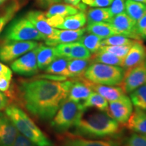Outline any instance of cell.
<instances>
[{"label": "cell", "instance_id": "cell-1", "mask_svg": "<svg viewBox=\"0 0 146 146\" xmlns=\"http://www.w3.org/2000/svg\"><path fill=\"white\" fill-rule=\"evenodd\" d=\"M72 80H24L17 89L23 106L38 119L51 120L62 104L67 99Z\"/></svg>", "mask_w": 146, "mask_h": 146}, {"label": "cell", "instance_id": "cell-2", "mask_svg": "<svg viewBox=\"0 0 146 146\" xmlns=\"http://www.w3.org/2000/svg\"><path fill=\"white\" fill-rule=\"evenodd\" d=\"M73 133L89 139H114L122 133L121 124L105 111L84 108L74 126Z\"/></svg>", "mask_w": 146, "mask_h": 146}, {"label": "cell", "instance_id": "cell-3", "mask_svg": "<svg viewBox=\"0 0 146 146\" xmlns=\"http://www.w3.org/2000/svg\"><path fill=\"white\" fill-rule=\"evenodd\" d=\"M5 113L18 132L29 139L35 146H54L52 141L21 108L16 105H9L5 108Z\"/></svg>", "mask_w": 146, "mask_h": 146}, {"label": "cell", "instance_id": "cell-4", "mask_svg": "<svg viewBox=\"0 0 146 146\" xmlns=\"http://www.w3.org/2000/svg\"><path fill=\"white\" fill-rule=\"evenodd\" d=\"M124 73L123 67L92 62L85 71L83 77L94 83L118 86L123 81Z\"/></svg>", "mask_w": 146, "mask_h": 146}, {"label": "cell", "instance_id": "cell-5", "mask_svg": "<svg viewBox=\"0 0 146 146\" xmlns=\"http://www.w3.org/2000/svg\"><path fill=\"white\" fill-rule=\"evenodd\" d=\"M83 109L81 103L66 99L51 120V127L59 134L67 132L75 125Z\"/></svg>", "mask_w": 146, "mask_h": 146}, {"label": "cell", "instance_id": "cell-6", "mask_svg": "<svg viewBox=\"0 0 146 146\" xmlns=\"http://www.w3.org/2000/svg\"><path fill=\"white\" fill-rule=\"evenodd\" d=\"M3 40L7 41H41L45 37L26 17L15 19L5 30Z\"/></svg>", "mask_w": 146, "mask_h": 146}, {"label": "cell", "instance_id": "cell-7", "mask_svg": "<svg viewBox=\"0 0 146 146\" xmlns=\"http://www.w3.org/2000/svg\"><path fill=\"white\" fill-rule=\"evenodd\" d=\"M35 41H18L3 40L0 43V60L4 63L12 62L23 54L38 47Z\"/></svg>", "mask_w": 146, "mask_h": 146}, {"label": "cell", "instance_id": "cell-8", "mask_svg": "<svg viewBox=\"0 0 146 146\" xmlns=\"http://www.w3.org/2000/svg\"><path fill=\"white\" fill-rule=\"evenodd\" d=\"M58 145L59 146H123L117 139H94L84 137L69 131L59 134Z\"/></svg>", "mask_w": 146, "mask_h": 146}, {"label": "cell", "instance_id": "cell-9", "mask_svg": "<svg viewBox=\"0 0 146 146\" xmlns=\"http://www.w3.org/2000/svg\"><path fill=\"white\" fill-rule=\"evenodd\" d=\"M146 83V65L142 63L133 68L125 70L123 81L118 86L126 94H131Z\"/></svg>", "mask_w": 146, "mask_h": 146}, {"label": "cell", "instance_id": "cell-10", "mask_svg": "<svg viewBox=\"0 0 146 146\" xmlns=\"http://www.w3.org/2000/svg\"><path fill=\"white\" fill-rule=\"evenodd\" d=\"M36 52L37 47L14 60L11 64L12 70L23 76H32L36 74L39 70L36 62Z\"/></svg>", "mask_w": 146, "mask_h": 146}, {"label": "cell", "instance_id": "cell-11", "mask_svg": "<svg viewBox=\"0 0 146 146\" xmlns=\"http://www.w3.org/2000/svg\"><path fill=\"white\" fill-rule=\"evenodd\" d=\"M133 112V104L130 98L126 96L115 101L110 102L106 112L110 117L121 125H125Z\"/></svg>", "mask_w": 146, "mask_h": 146}, {"label": "cell", "instance_id": "cell-12", "mask_svg": "<svg viewBox=\"0 0 146 146\" xmlns=\"http://www.w3.org/2000/svg\"><path fill=\"white\" fill-rule=\"evenodd\" d=\"M136 21L125 12L114 16L110 21L111 25L118 35H121L135 40H141L136 32Z\"/></svg>", "mask_w": 146, "mask_h": 146}, {"label": "cell", "instance_id": "cell-13", "mask_svg": "<svg viewBox=\"0 0 146 146\" xmlns=\"http://www.w3.org/2000/svg\"><path fill=\"white\" fill-rule=\"evenodd\" d=\"M86 23L87 15L83 12H78L75 14L65 17L54 16L51 20L54 28L64 30H78L83 28Z\"/></svg>", "mask_w": 146, "mask_h": 146}, {"label": "cell", "instance_id": "cell-14", "mask_svg": "<svg viewBox=\"0 0 146 146\" xmlns=\"http://www.w3.org/2000/svg\"><path fill=\"white\" fill-rule=\"evenodd\" d=\"M146 58V47L141 40H136L124 58L122 67L125 69L133 68L144 63Z\"/></svg>", "mask_w": 146, "mask_h": 146}, {"label": "cell", "instance_id": "cell-15", "mask_svg": "<svg viewBox=\"0 0 146 146\" xmlns=\"http://www.w3.org/2000/svg\"><path fill=\"white\" fill-rule=\"evenodd\" d=\"M86 32V28L78 30H64L56 29L52 38L45 40V44L55 47L60 43H70L79 41L81 36Z\"/></svg>", "mask_w": 146, "mask_h": 146}, {"label": "cell", "instance_id": "cell-16", "mask_svg": "<svg viewBox=\"0 0 146 146\" xmlns=\"http://www.w3.org/2000/svg\"><path fill=\"white\" fill-rule=\"evenodd\" d=\"M18 131L6 114L0 112V146H10Z\"/></svg>", "mask_w": 146, "mask_h": 146}, {"label": "cell", "instance_id": "cell-17", "mask_svg": "<svg viewBox=\"0 0 146 146\" xmlns=\"http://www.w3.org/2000/svg\"><path fill=\"white\" fill-rule=\"evenodd\" d=\"M25 17L45 36V40L52 38L56 32V29L49 25L45 14L43 12L36 10L30 11Z\"/></svg>", "mask_w": 146, "mask_h": 146}, {"label": "cell", "instance_id": "cell-18", "mask_svg": "<svg viewBox=\"0 0 146 146\" xmlns=\"http://www.w3.org/2000/svg\"><path fill=\"white\" fill-rule=\"evenodd\" d=\"M80 78H81L82 81L86 84L91 90L98 93L108 102L115 101L125 95L123 89L119 86H110V85L94 83L87 81L83 76L80 77Z\"/></svg>", "mask_w": 146, "mask_h": 146}, {"label": "cell", "instance_id": "cell-19", "mask_svg": "<svg viewBox=\"0 0 146 146\" xmlns=\"http://www.w3.org/2000/svg\"><path fill=\"white\" fill-rule=\"evenodd\" d=\"M125 125L129 131L146 135V111L135 107Z\"/></svg>", "mask_w": 146, "mask_h": 146}, {"label": "cell", "instance_id": "cell-20", "mask_svg": "<svg viewBox=\"0 0 146 146\" xmlns=\"http://www.w3.org/2000/svg\"><path fill=\"white\" fill-rule=\"evenodd\" d=\"M93 93L81 78H73L67 99L77 103H82Z\"/></svg>", "mask_w": 146, "mask_h": 146}, {"label": "cell", "instance_id": "cell-21", "mask_svg": "<svg viewBox=\"0 0 146 146\" xmlns=\"http://www.w3.org/2000/svg\"><path fill=\"white\" fill-rule=\"evenodd\" d=\"M58 57L55 47L42 44L38 45L36 52V62L38 68L39 69L45 70Z\"/></svg>", "mask_w": 146, "mask_h": 146}, {"label": "cell", "instance_id": "cell-22", "mask_svg": "<svg viewBox=\"0 0 146 146\" xmlns=\"http://www.w3.org/2000/svg\"><path fill=\"white\" fill-rule=\"evenodd\" d=\"M22 7L19 0H12L0 12V34Z\"/></svg>", "mask_w": 146, "mask_h": 146}, {"label": "cell", "instance_id": "cell-23", "mask_svg": "<svg viewBox=\"0 0 146 146\" xmlns=\"http://www.w3.org/2000/svg\"><path fill=\"white\" fill-rule=\"evenodd\" d=\"M88 24L96 23H110L114 17L110 8H96L90 9L87 13Z\"/></svg>", "mask_w": 146, "mask_h": 146}, {"label": "cell", "instance_id": "cell-24", "mask_svg": "<svg viewBox=\"0 0 146 146\" xmlns=\"http://www.w3.org/2000/svg\"><path fill=\"white\" fill-rule=\"evenodd\" d=\"M86 31L89 33L96 35L102 39L118 35L115 29L110 23H96L88 24Z\"/></svg>", "mask_w": 146, "mask_h": 146}, {"label": "cell", "instance_id": "cell-25", "mask_svg": "<svg viewBox=\"0 0 146 146\" xmlns=\"http://www.w3.org/2000/svg\"><path fill=\"white\" fill-rule=\"evenodd\" d=\"M92 63L90 59H72L68 62L69 78H78L83 76L84 72Z\"/></svg>", "mask_w": 146, "mask_h": 146}, {"label": "cell", "instance_id": "cell-26", "mask_svg": "<svg viewBox=\"0 0 146 146\" xmlns=\"http://www.w3.org/2000/svg\"><path fill=\"white\" fill-rule=\"evenodd\" d=\"M69 60L67 58L58 57L45 69V71L48 74L69 77L68 69Z\"/></svg>", "mask_w": 146, "mask_h": 146}, {"label": "cell", "instance_id": "cell-27", "mask_svg": "<svg viewBox=\"0 0 146 146\" xmlns=\"http://www.w3.org/2000/svg\"><path fill=\"white\" fill-rule=\"evenodd\" d=\"M79 12L77 8L74 5L69 4H56L50 7L47 12L45 13L46 18H50L52 16H62L65 17L75 14Z\"/></svg>", "mask_w": 146, "mask_h": 146}, {"label": "cell", "instance_id": "cell-28", "mask_svg": "<svg viewBox=\"0 0 146 146\" xmlns=\"http://www.w3.org/2000/svg\"><path fill=\"white\" fill-rule=\"evenodd\" d=\"M81 104L83 108H95L106 112L108 108V101L98 93L93 92Z\"/></svg>", "mask_w": 146, "mask_h": 146}, {"label": "cell", "instance_id": "cell-29", "mask_svg": "<svg viewBox=\"0 0 146 146\" xmlns=\"http://www.w3.org/2000/svg\"><path fill=\"white\" fill-rule=\"evenodd\" d=\"M92 62L105 64L117 66L122 67L123 64V58L117 57L108 52L98 51L91 58Z\"/></svg>", "mask_w": 146, "mask_h": 146}, {"label": "cell", "instance_id": "cell-30", "mask_svg": "<svg viewBox=\"0 0 146 146\" xmlns=\"http://www.w3.org/2000/svg\"><path fill=\"white\" fill-rule=\"evenodd\" d=\"M125 11L128 16L137 22L146 13V4L133 0H126Z\"/></svg>", "mask_w": 146, "mask_h": 146}, {"label": "cell", "instance_id": "cell-31", "mask_svg": "<svg viewBox=\"0 0 146 146\" xmlns=\"http://www.w3.org/2000/svg\"><path fill=\"white\" fill-rule=\"evenodd\" d=\"M102 38L91 33H85L79 39L80 43H81L90 52L91 54H96L99 51L101 47Z\"/></svg>", "mask_w": 146, "mask_h": 146}, {"label": "cell", "instance_id": "cell-32", "mask_svg": "<svg viewBox=\"0 0 146 146\" xmlns=\"http://www.w3.org/2000/svg\"><path fill=\"white\" fill-rule=\"evenodd\" d=\"M130 99L135 107L146 111V83L131 92Z\"/></svg>", "mask_w": 146, "mask_h": 146}, {"label": "cell", "instance_id": "cell-33", "mask_svg": "<svg viewBox=\"0 0 146 146\" xmlns=\"http://www.w3.org/2000/svg\"><path fill=\"white\" fill-rule=\"evenodd\" d=\"M91 56V53L78 41L71 43L70 60L90 59Z\"/></svg>", "mask_w": 146, "mask_h": 146}, {"label": "cell", "instance_id": "cell-34", "mask_svg": "<svg viewBox=\"0 0 146 146\" xmlns=\"http://www.w3.org/2000/svg\"><path fill=\"white\" fill-rule=\"evenodd\" d=\"M135 39H131L121 35H115L106 39H102L101 46L104 45H132L135 42Z\"/></svg>", "mask_w": 146, "mask_h": 146}, {"label": "cell", "instance_id": "cell-35", "mask_svg": "<svg viewBox=\"0 0 146 146\" xmlns=\"http://www.w3.org/2000/svg\"><path fill=\"white\" fill-rule=\"evenodd\" d=\"M133 45V44L125 45H104V46H101L99 51L108 52L110 54H112L117 57L124 59Z\"/></svg>", "mask_w": 146, "mask_h": 146}, {"label": "cell", "instance_id": "cell-36", "mask_svg": "<svg viewBox=\"0 0 146 146\" xmlns=\"http://www.w3.org/2000/svg\"><path fill=\"white\" fill-rule=\"evenodd\" d=\"M123 146H146V135L133 133L126 139Z\"/></svg>", "mask_w": 146, "mask_h": 146}, {"label": "cell", "instance_id": "cell-37", "mask_svg": "<svg viewBox=\"0 0 146 146\" xmlns=\"http://www.w3.org/2000/svg\"><path fill=\"white\" fill-rule=\"evenodd\" d=\"M71 43H60L55 46L58 57L65 58L70 60Z\"/></svg>", "mask_w": 146, "mask_h": 146}, {"label": "cell", "instance_id": "cell-38", "mask_svg": "<svg viewBox=\"0 0 146 146\" xmlns=\"http://www.w3.org/2000/svg\"><path fill=\"white\" fill-rule=\"evenodd\" d=\"M126 0H114L110 7L113 16L124 13L125 12Z\"/></svg>", "mask_w": 146, "mask_h": 146}, {"label": "cell", "instance_id": "cell-39", "mask_svg": "<svg viewBox=\"0 0 146 146\" xmlns=\"http://www.w3.org/2000/svg\"><path fill=\"white\" fill-rule=\"evenodd\" d=\"M10 146H35V145L33 143L26 137L18 132L15 140Z\"/></svg>", "mask_w": 146, "mask_h": 146}, {"label": "cell", "instance_id": "cell-40", "mask_svg": "<svg viewBox=\"0 0 146 146\" xmlns=\"http://www.w3.org/2000/svg\"><path fill=\"white\" fill-rule=\"evenodd\" d=\"M135 27L137 33L138 34V35L142 39V34H143V31L146 29V13L138 21H137Z\"/></svg>", "mask_w": 146, "mask_h": 146}, {"label": "cell", "instance_id": "cell-41", "mask_svg": "<svg viewBox=\"0 0 146 146\" xmlns=\"http://www.w3.org/2000/svg\"><path fill=\"white\" fill-rule=\"evenodd\" d=\"M0 76L11 81L12 78V70L4 64L0 62Z\"/></svg>", "mask_w": 146, "mask_h": 146}, {"label": "cell", "instance_id": "cell-42", "mask_svg": "<svg viewBox=\"0 0 146 146\" xmlns=\"http://www.w3.org/2000/svg\"><path fill=\"white\" fill-rule=\"evenodd\" d=\"M10 81L7 78L0 76V91L3 92L8 91L10 88Z\"/></svg>", "mask_w": 146, "mask_h": 146}, {"label": "cell", "instance_id": "cell-43", "mask_svg": "<svg viewBox=\"0 0 146 146\" xmlns=\"http://www.w3.org/2000/svg\"><path fill=\"white\" fill-rule=\"evenodd\" d=\"M114 0H94L92 7L96 8H105L112 4Z\"/></svg>", "mask_w": 146, "mask_h": 146}, {"label": "cell", "instance_id": "cell-44", "mask_svg": "<svg viewBox=\"0 0 146 146\" xmlns=\"http://www.w3.org/2000/svg\"><path fill=\"white\" fill-rule=\"evenodd\" d=\"M8 104L9 99L8 97L0 91V111L5 110V108L9 106Z\"/></svg>", "mask_w": 146, "mask_h": 146}, {"label": "cell", "instance_id": "cell-45", "mask_svg": "<svg viewBox=\"0 0 146 146\" xmlns=\"http://www.w3.org/2000/svg\"><path fill=\"white\" fill-rule=\"evenodd\" d=\"M62 0H38L39 3L43 7H47L61 2Z\"/></svg>", "mask_w": 146, "mask_h": 146}, {"label": "cell", "instance_id": "cell-46", "mask_svg": "<svg viewBox=\"0 0 146 146\" xmlns=\"http://www.w3.org/2000/svg\"><path fill=\"white\" fill-rule=\"evenodd\" d=\"M66 3H68L69 5H74V6H76L81 0H64Z\"/></svg>", "mask_w": 146, "mask_h": 146}, {"label": "cell", "instance_id": "cell-47", "mask_svg": "<svg viewBox=\"0 0 146 146\" xmlns=\"http://www.w3.org/2000/svg\"><path fill=\"white\" fill-rule=\"evenodd\" d=\"M82 3H85V5H89V6L92 7L93 4L94 3V0H81Z\"/></svg>", "mask_w": 146, "mask_h": 146}, {"label": "cell", "instance_id": "cell-48", "mask_svg": "<svg viewBox=\"0 0 146 146\" xmlns=\"http://www.w3.org/2000/svg\"><path fill=\"white\" fill-rule=\"evenodd\" d=\"M133 1H137V2H141V3H145V4H146V0H133Z\"/></svg>", "mask_w": 146, "mask_h": 146}, {"label": "cell", "instance_id": "cell-49", "mask_svg": "<svg viewBox=\"0 0 146 146\" xmlns=\"http://www.w3.org/2000/svg\"><path fill=\"white\" fill-rule=\"evenodd\" d=\"M141 37H142V39H146V29L143 31V34H142Z\"/></svg>", "mask_w": 146, "mask_h": 146}, {"label": "cell", "instance_id": "cell-50", "mask_svg": "<svg viewBox=\"0 0 146 146\" xmlns=\"http://www.w3.org/2000/svg\"><path fill=\"white\" fill-rule=\"evenodd\" d=\"M7 0H0V5H1L2 4H3Z\"/></svg>", "mask_w": 146, "mask_h": 146}, {"label": "cell", "instance_id": "cell-51", "mask_svg": "<svg viewBox=\"0 0 146 146\" xmlns=\"http://www.w3.org/2000/svg\"><path fill=\"white\" fill-rule=\"evenodd\" d=\"M145 65H146V58H145Z\"/></svg>", "mask_w": 146, "mask_h": 146}]
</instances>
